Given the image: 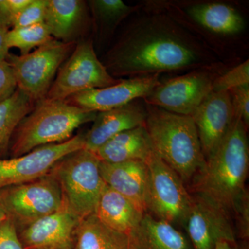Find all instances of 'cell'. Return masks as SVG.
<instances>
[{"instance_id": "cell-8", "label": "cell", "mask_w": 249, "mask_h": 249, "mask_svg": "<svg viewBox=\"0 0 249 249\" xmlns=\"http://www.w3.org/2000/svg\"><path fill=\"white\" fill-rule=\"evenodd\" d=\"M76 44L53 38L27 55L9 53L6 60L14 70L18 89L36 102L46 98L59 69Z\"/></svg>"}, {"instance_id": "cell-27", "label": "cell", "mask_w": 249, "mask_h": 249, "mask_svg": "<svg viewBox=\"0 0 249 249\" xmlns=\"http://www.w3.org/2000/svg\"><path fill=\"white\" fill-rule=\"evenodd\" d=\"M247 85H249V59L235 67H230L218 77L214 82L213 91H229Z\"/></svg>"}, {"instance_id": "cell-15", "label": "cell", "mask_w": 249, "mask_h": 249, "mask_svg": "<svg viewBox=\"0 0 249 249\" xmlns=\"http://www.w3.org/2000/svg\"><path fill=\"white\" fill-rule=\"evenodd\" d=\"M160 75L137 76L121 79L112 86L85 90L67 98V103L88 110L107 111L143 99L160 84Z\"/></svg>"}, {"instance_id": "cell-17", "label": "cell", "mask_w": 249, "mask_h": 249, "mask_svg": "<svg viewBox=\"0 0 249 249\" xmlns=\"http://www.w3.org/2000/svg\"><path fill=\"white\" fill-rule=\"evenodd\" d=\"M146 116V105L142 98L121 107L99 111L91 128L85 134V148L96 152L117 134L144 125Z\"/></svg>"}, {"instance_id": "cell-36", "label": "cell", "mask_w": 249, "mask_h": 249, "mask_svg": "<svg viewBox=\"0 0 249 249\" xmlns=\"http://www.w3.org/2000/svg\"><path fill=\"white\" fill-rule=\"evenodd\" d=\"M7 217V214H6V212H5L2 205L0 203V223L3 222V221L5 220Z\"/></svg>"}, {"instance_id": "cell-26", "label": "cell", "mask_w": 249, "mask_h": 249, "mask_svg": "<svg viewBox=\"0 0 249 249\" xmlns=\"http://www.w3.org/2000/svg\"><path fill=\"white\" fill-rule=\"evenodd\" d=\"M53 39L48 27L42 22L10 29L7 34V45L9 49H19L20 55H24L30 53L33 49L45 45Z\"/></svg>"}, {"instance_id": "cell-24", "label": "cell", "mask_w": 249, "mask_h": 249, "mask_svg": "<svg viewBox=\"0 0 249 249\" xmlns=\"http://www.w3.org/2000/svg\"><path fill=\"white\" fill-rule=\"evenodd\" d=\"M36 103L18 88L11 97L0 103V159L6 158L9 153L15 131Z\"/></svg>"}, {"instance_id": "cell-19", "label": "cell", "mask_w": 249, "mask_h": 249, "mask_svg": "<svg viewBox=\"0 0 249 249\" xmlns=\"http://www.w3.org/2000/svg\"><path fill=\"white\" fill-rule=\"evenodd\" d=\"M88 9L83 0H47L44 23L55 40L76 42L89 26Z\"/></svg>"}, {"instance_id": "cell-13", "label": "cell", "mask_w": 249, "mask_h": 249, "mask_svg": "<svg viewBox=\"0 0 249 249\" xmlns=\"http://www.w3.org/2000/svg\"><path fill=\"white\" fill-rule=\"evenodd\" d=\"M79 218L62 201L53 213L17 229L24 249H73Z\"/></svg>"}, {"instance_id": "cell-28", "label": "cell", "mask_w": 249, "mask_h": 249, "mask_svg": "<svg viewBox=\"0 0 249 249\" xmlns=\"http://www.w3.org/2000/svg\"><path fill=\"white\" fill-rule=\"evenodd\" d=\"M47 0H31L15 19L13 28L24 27L44 22Z\"/></svg>"}, {"instance_id": "cell-18", "label": "cell", "mask_w": 249, "mask_h": 249, "mask_svg": "<svg viewBox=\"0 0 249 249\" xmlns=\"http://www.w3.org/2000/svg\"><path fill=\"white\" fill-rule=\"evenodd\" d=\"M100 173L108 186L147 213L149 171L145 162L128 160L122 163L100 162Z\"/></svg>"}, {"instance_id": "cell-32", "label": "cell", "mask_w": 249, "mask_h": 249, "mask_svg": "<svg viewBox=\"0 0 249 249\" xmlns=\"http://www.w3.org/2000/svg\"><path fill=\"white\" fill-rule=\"evenodd\" d=\"M31 0H0V22L9 29H12L15 19L19 11Z\"/></svg>"}, {"instance_id": "cell-5", "label": "cell", "mask_w": 249, "mask_h": 249, "mask_svg": "<svg viewBox=\"0 0 249 249\" xmlns=\"http://www.w3.org/2000/svg\"><path fill=\"white\" fill-rule=\"evenodd\" d=\"M97 113L66 101L40 100L18 124L10 145V155L19 157L37 147L66 142L82 124L93 122Z\"/></svg>"}, {"instance_id": "cell-22", "label": "cell", "mask_w": 249, "mask_h": 249, "mask_svg": "<svg viewBox=\"0 0 249 249\" xmlns=\"http://www.w3.org/2000/svg\"><path fill=\"white\" fill-rule=\"evenodd\" d=\"M144 214L133 203L106 183L94 213L105 225L127 235L139 225Z\"/></svg>"}, {"instance_id": "cell-35", "label": "cell", "mask_w": 249, "mask_h": 249, "mask_svg": "<svg viewBox=\"0 0 249 249\" xmlns=\"http://www.w3.org/2000/svg\"><path fill=\"white\" fill-rule=\"evenodd\" d=\"M215 249H242L236 243H231L226 241H220L216 245Z\"/></svg>"}, {"instance_id": "cell-4", "label": "cell", "mask_w": 249, "mask_h": 249, "mask_svg": "<svg viewBox=\"0 0 249 249\" xmlns=\"http://www.w3.org/2000/svg\"><path fill=\"white\" fill-rule=\"evenodd\" d=\"M170 15L222 60L227 45L247 29V21L231 3L224 1H152ZM223 61V60H222Z\"/></svg>"}, {"instance_id": "cell-29", "label": "cell", "mask_w": 249, "mask_h": 249, "mask_svg": "<svg viewBox=\"0 0 249 249\" xmlns=\"http://www.w3.org/2000/svg\"><path fill=\"white\" fill-rule=\"evenodd\" d=\"M235 116L240 118L246 127L249 124V85L229 91Z\"/></svg>"}, {"instance_id": "cell-9", "label": "cell", "mask_w": 249, "mask_h": 249, "mask_svg": "<svg viewBox=\"0 0 249 249\" xmlns=\"http://www.w3.org/2000/svg\"><path fill=\"white\" fill-rule=\"evenodd\" d=\"M98 59L93 41H78L73 52L59 69L46 98L65 101L85 90L101 89L119 83Z\"/></svg>"}, {"instance_id": "cell-2", "label": "cell", "mask_w": 249, "mask_h": 249, "mask_svg": "<svg viewBox=\"0 0 249 249\" xmlns=\"http://www.w3.org/2000/svg\"><path fill=\"white\" fill-rule=\"evenodd\" d=\"M247 129L235 116L224 138L195 177L196 195L229 213L247 193L249 148Z\"/></svg>"}, {"instance_id": "cell-14", "label": "cell", "mask_w": 249, "mask_h": 249, "mask_svg": "<svg viewBox=\"0 0 249 249\" xmlns=\"http://www.w3.org/2000/svg\"><path fill=\"white\" fill-rule=\"evenodd\" d=\"M185 228L195 249H215L220 241L236 243L228 213L198 195L193 196Z\"/></svg>"}, {"instance_id": "cell-33", "label": "cell", "mask_w": 249, "mask_h": 249, "mask_svg": "<svg viewBox=\"0 0 249 249\" xmlns=\"http://www.w3.org/2000/svg\"><path fill=\"white\" fill-rule=\"evenodd\" d=\"M233 212L237 217L239 232L242 238L249 237V193L243 196L236 206Z\"/></svg>"}, {"instance_id": "cell-1", "label": "cell", "mask_w": 249, "mask_h": 249, "mask_svg": "<svg viewBox=\"0 0 249 249\" xmlns=\"http://www.w3.org/2000/svg\"><path fill=\"white\" fill-rule=\"evenodd\" d=\"M137 14L101 61L114 78L188 72L224 62L152 1Z\"/></svg>"}, {"instance_id": "cell-12", "label": "cell", "mask_w": 249, "mask_h": 249, "mask_svg": "<svg viewBox=\"0 0 249 249\" xmlns=\"http://www.w3.org/2000/svg\"><path fill=\"white\" fill-rule=\"evenodd\" d=\"M84 147L85 134H78L66 142L37 147L25 155L0 159V189L45 177L63 157Z\"/></svg>"}, {"instance_id": "cell-31", "label": "cell", "mask_w": 249, "mask_h": 249, "mask_svg": "<svg viewBox=\"0 0 249 249\" xmlns=\"http://www.w3.org/2000/svg\"><path fill=\"white\" fill-rule=\"evenodd\" d=\"M0 249H24L18 237L17 228L9 217L0 223Z\"/></svg>"}, {"instance_id": "cell-20", "label": "cell", "mask_w": 249, "mask_h": 249, "mask_svg": "<svg viewBox=\"0 0 249 249\" xmlns=\"http://www.w3.org/2000/svg\"><path fill=\"white\" fill-rule=\"evenodd\" d=\"M129 236L132 249H191L183 233L147 213Z\"/></svg>"}, {"instance_id": "cell-21", "label": "cell", "mask_w": 249, "mask_h": 249, "mask_svg": "<svg viewBox=\"0 0 249 249\" xmlns=\"http://www.w3.org/2000/svg\"><path fill=\"white\" fill-rule=\"evenodd\" d=\"M154 151L145 126L117 134L95 152L101 161L109 163L128 160L145 162Z\"/></svg>"}, {"instance_id": "cell-16", "label": "cell", "mask_w": 249, "mask_h": 249, "mask_svg": "<svg viewBox=\"0 0 249 249\" xmlns=\"http://www.w3.org/2000/svg\"><path fill=\"white\" fill-rule=\"evenodd\" d=\"M191 116L206 160L224 138L235 118L229 91H213Z\"/></svg>"}, {"instance_id": "cell-30", "label": "cell", "mask_w": 249, "mask_h": 249, "mask_svg": "<svg viewBox=\"0 0 249 249\" xmlns=\"http://www.w3.org/2000/svg\"><path fill=\"white\" fill-rule=\"evenodd\" d=\"M17 89L12 67L7 60H0V103L11 97Z\"/></svg>"}, {"instance_id": "cell-11", "label": "cell", "mask_w": 249, "mask_h": 249, "mask_svg": "<svg viewBox=\"0 0 249 249\" xmlns=\"http://www.w3.org/2000/svg\"><path fill=\"white\" fill-rule=\"evenodd\" d=\"M145 163L149 171L147 211L160 220L185 227L193 196L182 179L155 152Z\"/></svg>"}, {"instance_id": "cell-25", "label": "cell", "mask_w": 249, "mask_h": 249, "mask_svg": "<svg viewBox=\"0 0 249 249\" xmlns=\"http://www.w3.org/2000/svg\"><path fill=\"white\" fill-rule=\"evenodd\" d=\"M88 4L101 41L110 38L126 18L142 7V4L129 6L121 0H91Z\"/></svg>"}, {"instance_id": "cell-23", "label": "cell", "mask_w": 249, "mask_h": 249, "mask_svg": "<svg viewBox=\"0 0 249 249\" xmlns=\"http://www.w3.org/2000/svg\"><path fill=\"white\" fill-rule=\"evenodd\" d=\"M75 249H132L129 235L103 224L94 214L80 220Z\"/></svg>"}, {"instance_id": "cell-10", "label": "cell", "mask_w": 249, "mask_h": 249, "mask_svg": "<svg viewBox=\"0 0 249 249\" xmlns=\"http://www.w3.org/2000/svg\"><path fill=\"white\" fill-rule=\"evenodd\" d=\"M0 203L17 229L53 213L61 206L58 181L50 175L0 189Z\"/></svg>"}, {"instance_id": "cell-7", "label": "cell", "mask_w": 249, "mask_h": 249, "mask_svg": "<svg viewBox=\"0 0 249 249\" xmlns=\"http://www.w3.org/2000/svg\"><path fill=\"white\" fill-rule=\"evenodd\" d=\"M228 64L218 62L160 81L143 101L175 114L191 116L212 92L218 77L229 70Z\"/></svg>"}, {"instance_id": "cell-3", "label": "cell", "mask_w": 249, "mask_h": 249, "mask_svg": "<svg viewBox=\"0 0 249 249\" xmlns=\"http://www.w3.org/2000/svg\"><path fill=\"white\" fill-rule=\"evenodd\" d=\"M145 105L147 116L144 126L154 151L183 182L189 181L205 162L193 118Z\"/></svg>"}, {"instance_id": "cell-6", "label": "cell", "mask_w": 249, "mask_h": 249, "mask_svg": "<svg viewBox=\"0 0 249 249\" xmlns=\"http://www.w3.org/2000/svg\"><path fill=\"white\" fill-rule=\"evenodd\" d=\"M96 153L84 148L55 163L50 174L61 189L62 201L80 220L94 214L104 188Z\"/></svg>"}, {"instance_id": "cell-34", "label": "cell", "mask_w": 249, "mask_h": 249, "mask_svg": "<svg viewBox=\"0 0 249 249\" xmlns=\"http://www.w3.org/2000/svg\"><path fill=\"white\" fill-rule=\"evenodd\" d=\"M10 29L0 22V60L7 59L9 49L7 45V34Z\"/></svg>"}]
</instances>
